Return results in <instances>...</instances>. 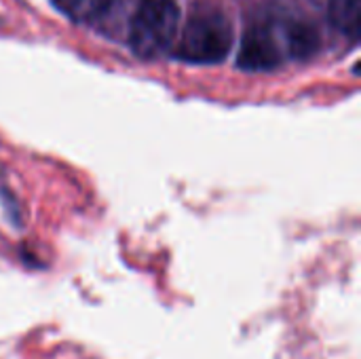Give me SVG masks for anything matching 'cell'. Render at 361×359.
Masks as SVG:
<instances>
[{"label":"cell","mask_w":361,"mask_h":359,"mask_svg":"<svg viewBox=\"0 0 361 359\" xmlns=\"http://www.w3.org/2000/svg\"><path fill=\"white\" fill-rule=\"evenodd\" d=\"M180 8L176 0H140L131 17L129 44L142 59L165 55L178 36Z\"/></svg>","instance_id":"cell-1"},{"label":"cell","mask_w":361,"mask_h":359,"mask_svg":"<svg viewBox=\"0 0 361 359\" xmlns=\"http://www.w3.org/2000/svg\"><path fill=\"white\" fill-rule=\"evenodd\" d=\"M231 44V21L220 13H203L186 23L173 55L186 63H220L228 55Z\"/></svg>","instance_id":"cell-2"},{"label":"cell","mask_w":361,"mask_h":359,"mask_svg":"<svg viewBox=\"0 0 361 359\" xmlns=\"http://www.w3.org/2000/svg\"><path fill=\"white\" fill-rule=\"evenodd\" d=\"M286 51L277 30L269 23L247 28L241 40L237 66L245 72H269L283 63Z\"/></svg>","instance_id":"cell-3"},{"label":"cell","mask_w":361,"mask_h":359,"mask_svg":"<svg viewBox=\"0 0 361 359\" xmlns=\"http://www.w3.org/2000/svg\"><path fill=\"white\" fill-rule=\"evenodd\" d=\"M279 28H281L279 36H281L286 57L302 61V59H311L319 51L322 38H319V32L313 23L290 19V21L281 23Z\"/></svg>","instance_id":"cell-4"},{"label":"cell","mask_w":361,"mask_h":359,"mask_svg":"<svg viewBox=\"0 0 361 359\" xmlns=\"http://www.w3.org/2000/svg\"><path fill=\"white\" fill-rule=\"evenodd\" d=\"M328 13H330V21L338 32H343L351 40L360 38L361 0H330Z\"/></svg>","instance_id":"cell-5"},{"label":"cell","mask_w":361,"mask_h":359,"mask_svg":"<svg viewBox=\"0 0 361 359\" xmlns=\"http://www.w3.org/2000/svg\"><path fill=\"white\" fill-rule=\"evenodd\" d=\"M57 8L72 21L89 23L106 13L112 0H53Z\"/></svg>","instance_id":"cell-6"}]
</instances>
